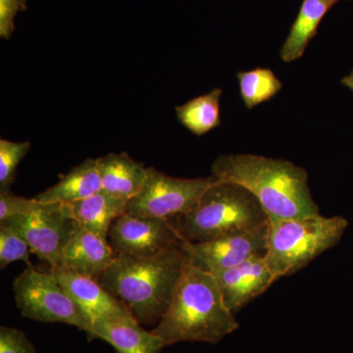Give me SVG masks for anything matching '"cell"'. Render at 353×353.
<instances>
[{
	"label": "cell",
	"mask_w": 353,
	"mask_h": 353,
	"mask_svg": "<svg viewBox=\"0 0 353 353\" xmlns=\"http://www.w3.org/2000/svg\"><path fill=\"white\" fill-rule=\"evenodd\" d=\"M185 243L150 257L116 254L97 282L120 299L139 324L157 325L189 264Z\"/></svg>",
	"instance_id": "obj_1"
},
{
	"label": "cell",
	"mask_w": 353,
	"mask_h": 353,
	"mask_svg": "<svg viewBox=\"0 0 353 353\" xmlns=\"http://www.w3.org/2000/svg\"><path fill=\"white\" fill-rule=\"evenodd\" d=\"M211 171L216 180L236 183L252 192L269 219L320 214L307 172L288 160L255 154L222 155Z\"/></svg>",
	"instance_id": "obj_2"
},
{
	"label": "cell",
	"mask_w": 353,
	"mask_h": 353,
	"mask_svg": "<svg viewBox=\"0 0 353 353\" xmlns=\"http://www.w3.org/2000/svg\"><path fill=\"white\" fill-rule=\"evenodd\" d=\"M239 327L214 275L189 262L168 310L152 332L165 347L183 341L216 345Z\"/></svg>",
	"instance_id": "obj_3"
},
{
	"label": "cell",
	"mask_w": 353,
	"mask_h": 353,
	"mask_svg": "<svg viewBox=\"0 0 353 353\" xmlns=\"http://www.w3.org/2000/svg\"><path fill=\"white\" fill-rule=\"evenodd\" d=\"M171 220L187 243H201L257 229L269 217L252 192L236 183L216 180L196 208Z\"/></svg>",
	"instance_id": "obj_4"
},
{
	"label": "cell",
	"mask_w": 353,
	"mask_h": 353,
	"mask_svg": "<svg viewBox=\"0 0 353 353\" xmlns=\"http://www.w3.org/2000/svg\"><path fill=\"white\" fill-rule=\"evenodd\" d=\"M347 226L341 216L269 219L265 260L275 280L292 275L334 248Z\"/></svg>",
	"instance_id": "obj_5"
},
{
	"label": "cell",
	"mask_w": 353,
	"mask_h": 353,
	"mask_svg": "<svg viewBox=\"0 0 353 353\" xmlns=\"http://www.w3.org/2000/svg\"><path fill=\"white\" fill-rule=\"evenodd\" d=\"M12 288L23 317L43 323H64L85 333L90 330L87 315L52 272L43 273L28 267L15 278Z\"/></svg>",
	"instance_id": "obj_6"
},
{
	"label": "cell",
	"mask_w": 353,
	"mask_h": 353,
	"mask_svg": "<svg viewBox=\"0 0 353 353\" xmlns=\"http://www.w3.org/2000/svg\"><path fill=\"white\" fill-rule=\"evenodd\" d=\"M215 182L216 179L212 176L176 178L148 167L145 185L128 202L126 213L137 217L171 219L196 208L204 192Z\"/></svg>",
	"instance_id": "obj_7"
},
{
	"label": "cell",
	"mask_w": 353,
	"mask_h": 353,
	"mask_svg": "<svg viewBox=\"0 0 353 353\" xmlns=\"http://www.w3.org/2000/svg\"><path fill=\"white\" fill-rule=\"evenodd\" d=\"M75 222L64 204L43 203L31 213L0 221V226L24 239L32 253L54 268L59 264Z\"/></svg>",
	"instance_id": "obj_8"
},
{
	"label": "cell",
	"mask_w": 353,
	"mask_h": 353,
	"mask_svg": "<svg viewBox=\"0 0 353 353\" xmlns=\"http://www.w3.org/2000/svg\"><path fill=\"white\" fill-rule=\"evenodd\" d=\"M116 254L150 257L185 243L171 219L137 217L124 213L108 233Z\"/></svg>",
	"instance_id": "obj_9"
},
{
	"label": "cell",
	"mask_w": 353,
	"mask_h": 353,
	"mask_svg": "<svg viewBox=\"0 0 353 353\" xmlns=\"http://www.w3.org/2000/svg\"><path fill=\"white\" fill-rule=\"evenodd\" d=\"M268 223L252 231L223 236L206 243L185 241L190 263L202 270L214 273L233 268L252 257L265 255Z\"/></svg>",
	"instance_id": "obj_10"
},
{
	"label": "cell",
	"mask_w": 353,
	"mask_h": 353,
	"mask_svg": "<svg viewBox=\"0 0 353 353\" xmlns=\"http://www.w3.org/2000/svg\"><path fill=\"white\" fill-rule=\"evenodd\" d=\"M50 271L72 299L83 309L90 327L101 320L134 317L124 303L104 289L97 279L81 275L61 267L51 268Z\"/></svg>",
	"instance_id": "obj_11"
},
{
	"label": "cell",
	"mask_w": 353,
	"mask_h": 353,
	"mask_svg": "<svg viewBox=\"0 0 353 353\" xmlns=\"http://www.w3.org/2000/svg\"><path fill=\"white\" fill-rule=\"evenodd\" d=\"M211 274L217 280L227 307L234 315L276 282L265 255L252 257L233 268Z\"/></svg>",
	"instance_id": "obj_12"
},
{
	"label": "cell",
	"mask_w": 353,
	"mask_h": 353,
	"mask_svg": "<svg viewBox=\"0 0 353 353\" xmlns=\"http://www.w3.org/2000/svg\"><path fill=\"white\" fill-rule=\"evenodd\" d=\"M115 255L112 246L106 239L75 222L73 233L57 267L97 279L108 270Z\"/></svg>",
	"instance_id": "obj_13"
},
{
	"label": "cell",
	"mask_w": 353,
	"mask_h": 353,
	"mask_svg": "<svg viewBox=\"0 0 353 353\" xmlns=\"http://www.w3.org/2000/svg\"><path fill=\"white\" fill-rule=\"evenodd\" d=\"M87 334L90 340L105 341L118 353H160L165 347L159 336L145 331L134 317L101 320Z\"/></svg>",
	"instance_id": "obj_14"
},
{
	"label": "cell",
	"mask_w": 353,
	"mask_h": 353,
	"mask_svg": "<svg viewBox=\"0 0 353 353\" xmlns=\"http://www.w3.org/2000/svg\"><path fill=\"white\" fill-rule=\"evenodd\" d=\"M102 190L130 201L137 196L148 176V168L126 152L109 153L99 157Z\"/></svg>",
	"instance_id": "obj_15"
},
{
	"label": "cell",
	"mask_w": 353,
	"mask_h": 353,
	"mask_svg": "<svg viewBox=\"0 0 353 353\" xmlns=\"http://www.w3.org/2000/svg\"><path fill=\"white\" fill-rule=\"evenodd\" d=\"M102 190L99 158H87L68 173L59 176L52 187L39 194L36 199L43 203H71L94 196Z\"/></svg>",
	"instance_id": "obj_16"
},
{
	"label": "cell",
	"mask_w": 353,
	"mask_h": 353,
	"mask_svg": "<svg viewBox=\"0 0 353 353\" xmlns=\"http://www.w3.org/2000/svg\"><path fill=\"white\" fill-rule=\"evenodd\" d=\"M128 202L127 199L101 190L94 196L64 205L77 223L108 240L111 225L126 213Z\"/></svg>",
	"instance_id": "obj_17"
},
{
	"label": "cell",
	"mask_w": 353,
	"mask_h": 353,
	"mask_svg": "<svg viewBox=\"0 0 353 353\" xmlns=\"http://www.w3.org/2000/svg\"><path fill=\"white\" fill-rule=\"evenodd\" d=\"M340 0H303L289 36L280 50L285 63L296 61L304 52L327 12Z\"/></svg>",
	"instance_id": "obj_18"
},
{
	"label": "cell",
	"mask_w": 353,
	"mask_h": 353,
	"mask_svg": "<svg viewBox=\"0 0 353 353\" xmlns=\"http://www.w3.org/2000/svg\"><path fill=\"white\" fill-rule=\"evenodd\" d=\"M222 88H215L203 95L176 106V119L185 129L201 137L221 125L220 101Z\"/></svg>",
	"instance_id": "obj_19"
},
{
	"label": "cell",
	"mask_w": 353,
	"mask_h": 353,
	"mask_svg": "<svg viewBox=\"0 0 353 353\" xmlns=\"http://www.w3.org/2000/svg\"><path fill=\"white\" fill-rule=\"evenodd\" d=\"M240 94L248 110L271 101L282 90L283 83L270 68H257L236 73Z\"/></svg>",
	"instance_id": "obj_20"
},
{
	"label": "cell",
	"mask_w": 353,
	"mask_h": 353,
	"mask_svg": "<svg viewBox=\"0 0 353 353\" xmlns=\"http://www.w3.org/2000/svg\"><path fill=\"white\" fill-rule=\"evenodd\" d=\"M30 141H8L0 139V192H10V187L15 182L16 172L21 160L29 152Z\"/></svg>",
	"instance_id": "obj_21"
},
{
	"label": "cell",
	"mask_w": 353,
	"mask_h": 353,
	"mask_svg": "<svg viewBox=\"0 0 353 353\" xmlns=\"http://www.w3.org/2000/svg\"><path fill=\"white\" fill-rule=\"evenodd\" d=\"M30 253H32L31 248L24 239L0 226V268H6L15 261H24L32 267Z\"/></svg>",
	"instance_id": "obj_22"
},
{
	"label": "cell",
	"mask_w": 353,
	"mask_h": 353,
	"mask_svg": "<svg viewBox=\"0 0 353 353\" xmlns=\"http://www.w3.org/2000/svg\"><path fill=\"white\" fill-rule=\"evenodd\" d=\"M41 204L43 202L39 201L36 197L25 199L11 194V192H0V221L28 214L36 210Z\"/></svg>",
	"instance_id": "obj_23"
},
{
	"label": "cell",
	"mask_w": 353,
	"mask_h": 353,
	"mask_svg": "<svg viewBox=\"0 0 353 353\" xmlns=\"http://www.w3.org/2000/svg\"><path fill=\"white\" fill-rule=\"evenodd\" d=\"M0 353H37V350L22 331L2 326L0 328Z\"/></svg>",
	"instance_id": "obj_24"
},
{
	"label": "cell",
	"mask_w": 353,
	"mask_h": 353,
	"mask_svg": "<svg viewBox=\"0 0 353 353\" xmlns=\"http://www.w3.org/2000/svg\"><path fill=\"white\" fill-rule=\"evenodd\" d=\"M27 9V0H0V37L9 39L15 26L14 19L21 11Z\"/></svg>",
	"instance_id": "obj_25"
},
{
	"label": "cell",
	"mask_w": 353,
	"mask_h": 353,
	"mask_svg": "<svg viewBox=\"0 0 353 353\" xmlns=\"http://www.w3.org/2000/svg\"><path fill=\"white\" fill-rule=\"evenodd\" d=\"M341 83H343L345 88H350V90L353 92V69L348 75L345 76L341 79Z\"/></svg>",
	"instance_id": "obj_26"
}]
</instances>
